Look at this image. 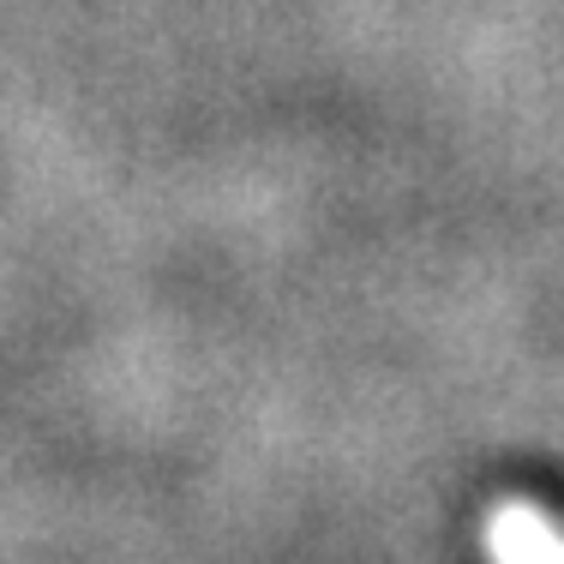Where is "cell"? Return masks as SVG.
Wrapping results in <instances>:
<instances>
[{
    "label": "cell",
    "mask_w": 564,
    "mask_h": 564,
    "mask_svg": "<svg viewBox=\"0 0 564 564\" xmlns=\"http://www.w3.org/2000/svg\"><path fill=\"white\" fill-rule=\"evenodd\" d=\"M487 553L492 564H564V534L529 505H505L487 522Z\"/></svg>",
    "instance_id": "obj_1"
}]
</instances>
